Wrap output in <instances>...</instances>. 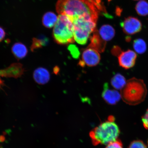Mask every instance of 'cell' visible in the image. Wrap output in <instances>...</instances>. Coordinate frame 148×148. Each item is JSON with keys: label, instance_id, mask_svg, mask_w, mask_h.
<instances>
[{"label": "cell", "instance_id": "obj_1", "mask_svg": "<svg viewBox=\"0 0 148 148\" xmlns=\"http://www.w3.org/2000/svg\"><path fill=\"white\" fill-rule=\"evenodd\" d=\"M56 10L58 14L68 17L91 16L98 19V9L89 0H58Z\"/></svg>", "mask_w": 148, "mask_h": 148}, {"label": "cell", "instance_id": "obj_2", "mask_svg": "<svg viewBox=\"0 0 148 148\" xmlns=\"http://www.w3.org/2000/svg\"><path fill=\"white\" fill-rule=\"evenodd\" d=\"M113 116H109L107 121L103 122L90 131V136L92 144L107 145L118 139L120 131Z\"/></svg>", "mask_w": 148, "mask_h": 148}, {"label": "cell", "instance_id": "obj_3", "mask_svg": "<svg viewBox=\"0 0 148 148\" xmlns=\"http://www.w3.org/2000/svg\"><path fill=\"white\" fill-rule=\"evenodd\" d=\"M147 93L146 85L142 79L135 77L129 79L121 90L122 99L127 104L136 105L145 100Z\"/></svg>", "mask_w": 148, "mask_h": 148}, {"label": "cell", "instance_id": "obj_4", "mask_svg": "<svg viewBox=\"0 0 148 148\" xmlns=\"http://www.w3.org/2000/svg\"><path fill=\"white\" fill-rule=\"evenodd\" d=\"M70 20L73 26L75 40L81 45L86 44L90 34L95 30L97 20L89 17H75Z\"/></svg>", "mask_w": 148, "mask_h": 148}, {"label": "cell", "instance_id": "obj_5", "mask_svg": "<svg viewBox=\"0 0 148 148\" xmlns=\"http://www.w3.org/2000/svg\"><path fill=\"white\" fill-rule=\"evenodd\" d=\"M73 23L66 15L60 14L53 29V36L55 42L64 45L75 42Z\"/></svg>", "mask_w": 148, "mask_h": 148}, {"label": "cell", "instance_id": "obj_6", "mask_svg": "<svg viewBox=\"0 0 148 148\" xmlns=\"http://www.w3.org/2000/svg\"><path fill=\"white\" fill-rule=\"evenodd\" d=\"M101 60V56L99 52L92 48L88 47L83 51L82 60L79 61L80 66L86 65L93 66L99 64Z\"/></svg>", "mask_w": 148, "mask_h": 148}, {"label": "cell", "instance_id": "obj_7", "mask_svg": "<svg viewBox=\"0 0 148 148\" xmlns=\"http://www.w3.org/2000/svg\"><path fill=\"white\" fill-rule=\"evenodd\" d=\"M124 32L129 35H134L140 32L142 29L141 22L137 18L129 16L120 23Z\"/></svg>", "mask_w": 148, "mask_h": 148}, {"label": "cell", "instance_id": "obj_8", "mask_svg": "<svg viewBox=\"0 0 148 148\" xmlns=\"http://www.w3.org/2000/svg\"><path fill=\"white\" fill-rule=\"evenodd\" d=\"M136 58V53L130 49L125 51H121L118 56L119 65L126 69H130L134 66Z\"/></svg>", "mask_w": 148, "mask_h": 148}, {"label": "cell", "instance_id": "obj_9", "mask_svg": "<svg viewBox=\"0 0 148 148\" xmlns=\"http://www.w3.org/2000/svg\"><path fill=\"white\" fill-rule=\"evenodd\" d=\"M25 71L23 65L15 63L5 69L0 70V77L17 78L21 77Z\"/></svg>", "mask_w": 148, "mask_h": 148}, {"label": "cell", "instance_id": "obj_10", "mask_svg": "<svg viewBox=\"0 0 148 148\" xmlns=\"http://www.w3.org/2000/svg\"><path fill=\"white\" fill-rule=\"evenodd\" d=\"M102 97L108 104L111 105L116 104L121 98V94L117 90L110 89L107 83L103 85Z\"/></svg>", "mask_w": 148, "mask_h": 148}, {"label": "cell", "instance_id": "obj_11", "mask_svg": "<svg viewBox=\"0 0 148 148\" xmlns=\"http://www.w3.org/2000/svg\"><path fill=\"white\" fill-rule=\"evenodd\" d=\"M33 77L34 80L38 84L43 85L49 82L50 75L47 70L42 67L37 68L34 72Z\"/></svg>", "mask_w": 148, "mask_h": 148}, {"label": "cell", "instance_id": "obj_12", "mask_svg": "<svg viewBox=\"0 0 148 148\" xmlns=\"http://www.w3.org/2000/svg\"><path fill=\"white\" fill-rule=\"evenodd\" d=\"M90 42L88 47L96 50L99 52H103L106 47V42L101 38L99 33L94 32L90 38Z\"/></svg>", "mask_w": 148, "mask_h": 148}, {"label": "cell", "instance_id": "obj_13", "mask_svg": "<svg viewBox=\"0 0 148 148\" xmlns=\"http://www.w3.org/2000/svg\"><path fill=\"white\" fill-rule=\"evenodd\" d=\"M98 33L102 39L106 42L113 38L115 36V31L112 26L104 25L100 28Z\"/></svg>", "mask_w": 148, "mask_h": 148}, {"label": "cell", "instance_id": "obj_14", "mask_svg": "<svg viewBox=\"0 0 148 148\" xmlns=\"http://www.w3.org/2000/svg\"><path fill=\"white\" fill-rule=\"evenodd\" d=\"M12 51L15 57L18 60L25 58L28 53L26 46L20 42H16L13 45Z\"/></svg>", "mask_w": 148, "mask_h": 148}, {"label": "cell", "instance_id": "obj_15", "mask_svg": "<svg viewBox=\"0 0 148 148\" xmlns=\"http://www.w3.org/2000/svg\"><path fill=\"white\" fill-rule=\"evenodd\" d=\"M58 17L54 13L49 12H46L42 18V23L44 27L51 28L56 23Z\"/></svg>", "mask_w": 148, "mask_h": 148}, {"label": "cell", "instance_id": "obj_16", "mask_svg": "<svg viewBox=\"0 0 148 148\" xmlns=\"http://www.w3.org/2000/svg\"><path fill=\"white\" fill-rule=\"evenodd\" d=\"M127 81L124 77L121 74L117 73L111 80L112 86L116 90H122L126 84Z\"/></svg>", "mask_w": 148, "mask_h": 148}, {"label": "cell", "instance_id": "obj_17", "mask_svg": "<svg viewBox=\"0 0 148 148\" xmlns=\"http://www.w3.org/2000/svg\"><path fill=\"white\" fill-rule=\"evenodd\" d=\"M49 40L47 37L43 35H40L38 38L33 39L31 49L32 51L36 49L41 48L43 46L47 45Z\"/></svg>", "mask_w": 148, "mask_h": 148}, {"label": "cell", "instance_id": "obj_18", "mask_svg": "<svg viewBox=\"0 0 148 148\" xmlns=\"http://www.w3.org/2000/svg\"><path fill=\"white\" fill-rule=\"evenodd\" d=\"M137 13L141 16L148 15V2L146 0H141L137 3L135 7Z\"/></svg>", "mask_w": 148, "mask_h": 148}, {"label": "cell", "instance_id": "obj_19", "mask_svg": "<svg viewBox=\"0 0 148 148\" xmlns=\"http://www.w3.org/2000/svg\"><path fill=\"white\" fill-rule=\"evenodd\" d=\"M133 47L135 51L139 54H142L145 53L147 49L146 42L141 38L135 40L133 43Z\"/></svg>", "mask_w": 148, "mask_h": 148}, {"label": "cell", "instance_id": "obj_20", "mask_svg": "<svg viewBox=\"0 0 148 148\" xmlns=\"http://www.w3.org/2000/svg\"><path fill=\"white\" fill-rule=\"evenodd\" d=\"M68 49L74 59H77L79 58L80 56V51L76 46L74 44H70L68 46Z\"/></svg>", "mask_w": 148, "mask_h": 148}, {"label": "cell", "instance_id": "obj_21", "mask_svg": "<svg viewBox=\"0 0 148 148\" xmlns=\"http://www.w3.org/2000/svg\"><path fill=\"white\" fill-rule=\"evenodd\" d=\"M128 148H147V146L140 140H135L130 144Z\"/></svg>", "mask_w": 148, "mask_h": 148}, {"label": "cell", "instance_id": "obj_22", "mask_svg": "<svg viewBox=\"0 0 148 148\" xmlns=\"http://www.w3.org/2000/svg\"><path fill=\"white\" fill-rule=\"evenodd\" d=\"M105 148H123V144L121 140L117 139L107 144Z\"/></svg>", "mask_w": 148, "mask_h": 148}, {"label": "cell", "instance_id": "obj_23", "mask_svg": "<svg viewBox=\"0 0 148 148\" xmlns=\"http://www.w3.org/2000/svg\"><path fill=\"white\" fill-rule=\"evenodd\" d=\"M142 120L144 127L148 130V109L145 114L142 116Z\"/></svg>", "mask_w": 148, "mask_h": 148}, {"label": "cell", "instance_id": "obj_24", "mask_svg": "<svg viewBox=\"0 0 148 148\" xmlns=\"http://www.w3.org/2000/svg\"><path fill=\"white\" fill-rule=\"evenodd\" d=\"M122 51L120 48L117 46H114L112 49V52L113 55L118 56L120 54Z\"/></svg>", "mask_w": 148, "mask_h": 148}, {"label": "cell", "instance_id": "obj_25", "mask_svg": "<svg viewBox=\"0 0 148 148\" xmlns=\"http://www.w3.org/2000/svg\"><path fill=\"white\" fill-rule=\"evenodd\" d=\"M5 32L3 28L0 26V42L2 41L5 36Z\"/></svg>", "mask_w": 148, "mask_h": 148}, {"label": "cell", "instance_id": "obj_26", "mask_svg": "<svg viewBox=\"0 0 148 148\" xmlns=\"http://www.w3.org/2000/svg\"><path fill=\"white\" fill-rule=\"evenodd\" d=\"M5 137L3 135H1L0 136V142L3 143L5 141Z\"/></svg>", "mask_w": 148, "mask_h": 148}, {"label": "cell", "instance_id": "obj_27", "mask_svg": "<svg viewBox=\"0 0 148 148\" xmlns=\"http://www.w3.org/2000/svg\"><path fill=\"white\" fill-rule=\"evenodd\" d=\"M3 84V81L1 80V77H0V88H1V86H2Z\"/></svg>", "mask_w": 148, "mask_h": 148}, {"label": "cell", "instance_id": "obj_28", "mask_svg": "<svg viewBox=\"0 0 148 148\" xmlns=\"http://www.w3.org/2000/svg\"><path fill=\"white\" fill-rule=\"evenodd\" d=\"M0 148H2V147H1V145H0Z\"/></svg>", "mask_w": 148, "mask_h": 148}, {"label": "cell", "instance_id": "obj_29", "mask_svg": "<svg viewBox=\"0 0 148 148\" xmlns=\"http://www.w3.org/2000/svg\"><path fill=\"white\" fill-rule=\"evenodd\" d=\"M134 1H138V0H134Z\"/></svg>", "mask_w": 148, "mask_h": 148}, {"label": "cell", "instance_id": "obj_30", "mask_svg": "<svg viewBox=\"0 0 148 148\" xmlns=\"http://www.w3.org/2000/svg\"></svg>", "mask_w": 148, "mask_h": 148}]
</instances>
